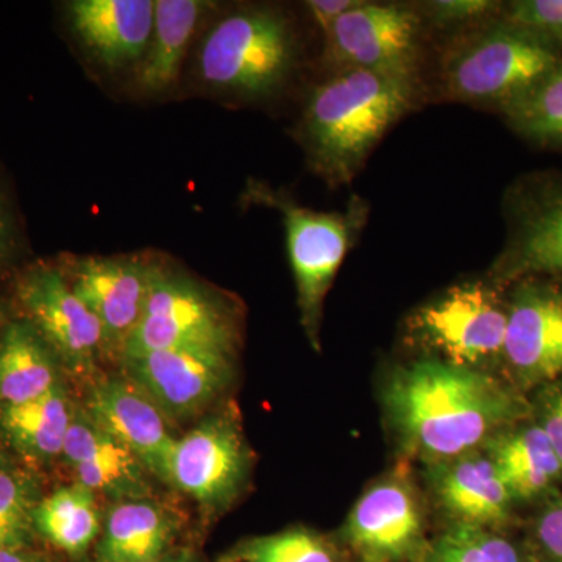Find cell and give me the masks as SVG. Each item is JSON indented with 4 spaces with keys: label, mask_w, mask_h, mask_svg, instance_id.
Listing matches in <instances>:
<instances>
[{
    "label": "cell",
    "mask_w": 562,
    "mask_h": 562,
    "mask_svg": "<svg viewBox=\"0 0 562 562\" xmlns=\"http://www.w3.org/2000/svg\"><path fill=\"white\" fill-rule=\"evenodd\" d=\"M386 401L405 446L441 462L473 452L532 413L517 387L446 361L402 369L391 380Z\"/></svg>",
    "instance_id": "obj_1"
},
{
    "label": "cell",
    "mask_w": 562,
    "mask_h": 562,
    "mask_svg": "<svg viewBox=\"0 0 562 562\" xmlns=\"http://www.w3.org/2000/svg\"><path fill=\"white\" fill-rule=\"evenodd\" d=\"M419 94V77L364 69L331 74L310 92L299 125L314 171L335 187L350 183Z\"/></svg>",
    "instance_id": "obj_2"
},
{
    "label": "cell",
    "mask_w": 562,
    "mask_h": 562,
    "mask_svg": "<svg viewBox=\"0 0 562 562\" xmlns=\"http://www.w3.org/2000/svg\"><path fill=\"white\" fill-rule=\"evenodd\" d=\"M562 60V49L494 18L458 36L443 54L447 99L495 106L502 113L530 92Z\"/></svg>",
    "instance_id": "obj_3"
},
{
    "label": "cell",
    "mask_w": 562,
    "mask_h": 562,
    "mask_svg": "<svg viewBox=\"0 0 562 562\" xmlns=\"http://www.w3.org/2000/svg\"><path fill=\"white\" fill-rule=\"evenodd\" d=\"M290 20L271 7H250L222 18L206 33L199 76L210 87L244 98H266L283 87L295 61Z\"/></svg>",
    "instance_id": "obj_4"
},
{
    "label": "cell",
    "mask_w": 562,
    "mask_h": 562,
    "mask_svg": "<svg viewBox=\"0 0 562 562\" xmlns=\"http://www.w3.org/2000/svg\"><path fill=\"white\" fill-rule=\"evenodd\" d=\"M246 198L254 205L269 206L281 214L302 324L316 346L322 306L347 251L364 225L366 206L350 205L346 213L305 209L261 181L247 183Z\"/></svg>",
    "instance_id": "obj_5"
},
{
    "label": "cell",
    "mask_w": 562,
    "mask_h": 562,
    "mask_svg": "<svg viewBox=\"0 0 562 562\" xmlns=\"http://www.w3.org/2000/svg\"><path fill=\"white\" fill-rule=\"evenodd\" d=\"M235 344V321L216 295L180 273L151 266L143 316L122 360L158 350L233 355Z\"/></svg>",
    "instance_id": "obj_6"
},
{
    "label": "cell",
    "mask_w": 562,
    "mask_h": 562,
    "mask_svg": "<svg viewBox=\"0 0 562 562\" xmlns=\"http://www.w3.org/2000/svg\"><path fill=\"white\" fill-rule=\"evenodd\" d=\"M508 302L495 284H458L413 314L409 331L442 361L475 369L502 360Z\"/></svg>",
    "instance_id": "obj_7"
},
{
    "label": "cell",
    "mask_w": 562,
    "mask_h": 562,
    "mask_svg": "<svg viewBox=\"0 0 562 562\" xmlns=\"http://www.w3.org/2000/svg\"><path fill=\"white\" fill-rule=\"evenodd\" d=\"M424 22L417 7L361 0L325 33L322 63L331 74L364 69L419 77Z\"/></svg>",
    "instance_id": "obj_8"
},
{
    "label": "cell",
    "mask_w": 562,
    "mask_h": 562,
    "mask_svg": "<svg viewBox=\"0 0 562 562\" xmlns=\"http://www.w3.org/2000/svg\"><path fill=\"white\" fill-rule=\"evenodd\" d=\"M516 281L502 361L514 387L542 390L562 379V283L538 276Z\"/></svg>",
    "instance_id": "obj_9"
},
{
    "label": "cell",
    "mask_w": 562,
    "mask_h": 562,
    "mask_svg": "<svg viewBox=\"0 0 562 562\" xmlns=\"http://www.w3.org/2000/svg\"><path fill=\"white\" fill-rule=\"evenodd\" d=\"M22 317L35 328L61 362L63 369L90 376L105 355L101 324L77 297L65 272L35 266L16 284Z\"/></svg>",
    "instance_id": "obj_10"
},
{
    "label": "cell",
    "mask_w": 562,
    "mask_h": 562,
    "mask_svg": "<svg viewBox=\"0 0 562 562\" xmlns=\"http://www.w3.org/2000/svg\"><path fill=\"white\" fill-rule=\"evenodd\" d=\"M249 452L238 424L227 416L209 417L176 439L168 480L202 505L231 502L246 476Z\"/></svg>",
    "instance_id": "obj_11"
},
{
    "label": "cell",
    "mask_w": 562,
    "mask_h": 562,
    "mask_svg": "<svg viewBox=\"0 0 562 562\" xmlns=\"http://www.w3.org/2000/svg\"><path fill=\"white\" fill-rule=\"evenodd\" d=\"M233 355L211 350H158L125 358V376L138 384L168 419L192 416L231 382Z\"/></svg>",
    "instance_id": "obj_12"
},
{
    "label": "cell",
    "mask_w": 562,
    "mask_h": 562,
    "mask_svg": "<svg viewBox=\"0 0 562 562\" xmlns=\"http://www.w3.org/2000/svg\"><path fill=\"white\" fill-rule=\"evenodd\" d=\"M498 280H562V177H539L514 194L512 228L498 258Z\"/></svg>",
    "instance_id": "obj_13"
},
{
    "label": "cell",
    "mask_w": 562,
    "mask_h": 562,
    "mask_svg": "<svg viewBox=\"0 0 562 562\" xmlns=\"http://www.w3.org/2000/svg\"><path fill=\"white\" fill-rule=\"evenodd\" d=\"M151 266L136 258H83L65 273L77 297L101 324L106 357L122 360L143 316Z\"/></svg>",
    "instance_id": "obj_14"
},
{
    "label": "cell",
    "mask_w": 562,
    "mask_h": 562,
    "mask_svg": "<svg viewBox=\"0 0 562 562\" xmlns=\"http://www.w3.org/2000/svg\"><path fill=\"white\" fill-rule=\"evenodd\" d=\"M346 532L361 562H401L419 552L424 525L412 484L398 475L372 486L353 506Z\"/></svg>",
    "instance_id": "obj_15"
},
{
    "label": "cell",
    "mask_w": 562,
    "mask_h": 562,
    "mask_svg": "<svg viewBox=\"0 0 562 562\" xmlns=\"http://www.w3.org/2000/svg\"><path fill=\"white\" fill-rule=\"evenodd\" d=\"M95 424L109 431L140 461L150 475L168 480L173 438L168 417L131 379L101 380L83 406Z\"/></svg>",
    "instance_id": "obj_16"
},
{
    "label": "cell",
    "mask_w": 562,
    "mask_h": 562,
    "mask_svg": "<svg viewBox=\"0 0 562 562\" xmlns=\"http://www.w3.org/2000/svg\"><path fill=\"white\" fill-rule=\"evenodd\" d=\"M61 460L76 483L114 501H138L150 494L147 469L116 438L92 420L83 406H74Z\"/></svg>",
    "instance_id": "obj_17"
},
{
    "label": "cell",
    "mask_w": 562,
    "mask_h": 562,
    "mask_svg": "<svg viewBox=\"0 0 562 562\" xmlns=\"http://www.w3.org/2000/svg\"><path fill=\"white\" fill-rule=\"evenodd\" d=\"M70 29L109 70L139 65L154 29V0H72Z\"/></svg>",
    "instance_id": "obj_18"
},
{
    "label": "cell",
    "mask_w": 562,
    "mask_h": 562,
    "mask_svg": "<svg viewBox=\"0 0 562 562\" xmlns=\"http://www.w3.org/2000/svg\"><path fill=\"white\" fill-rule=\"evenodd\" d=\"M436 491L460 524L484 528L508 522L516 503L491 454L475 450L441 462Z\"/></svg>",
    "instance_id": "obj_19"
},
{
    "label": "cell",
    "mask_w": 562,
    "mask_h": 562,
    "mask_svg": "<svg viewBox=\"0 0 562 562\" xmlns=\"http://www.w3.org/2000/svg\"><path fill=\"white\" fill-rule=\"evenodd\" d=\"M487 446L514 502H549L561 494L562 461L538 422L513 425Z\"/></svg>",
    "instance_id": "obj_20"
},
{
    "label": "cell",
    "mask_w": 562,
    "mask_h": 562,
    "mask_svg": "<svg viewBox=\"0 0 562 562\" xmlns=\"http://www.w3.org/2000/svg\"><path fill=\"white\" fill-rule=\"evenodd\" d=\"M61 369L29 322L10 319L0 333V409L43 397L61 384Z\"/></svg>",
    "instance_id": "obj_21"
},
{
    "label": "cell",
    "mask_w": 562,
    "mask_h": 562,
    "mask_svg": "<svg viewBox=\"0 0 562 562\" xmlns=\"http://www.w3.org/2000/svg\"><path fill=\"white\" fill-rule=\"evenodd\" d=\"M177 531L176 516L151 498L117 502L106 517L95 562L160 560Z\"/></svg>",
    "instance_id": "obj_22"
},
{
    "label": "cell",
    "mask_w": 562,
    "mask_h": 562,
    "mask_svg": "<svg viewBox=\"0 0 562 562\" xmlns=\"http://www.w3.org/2000/svg\"><path fill=\"white\" fill-rule=\"evenodd\" d=\"M211 7L213 3L202 0L155 2L149 47L136 74L139 90L147 94H158L176 83L188 46Z\"/></svg>",
    "instance_id": "obj_23"
},
{
    "label": "cell",
    "mask_w": 562,
    "mask_h": 562,
    "mask_svg": "<svg viewBox=\"0 0 562 562\" xmlns=\"http://www.w3.org/2000/svg\"><path fill=\"white\" fill-rule=\"evenodd\" d=\"M72 412L61 383L43 397L0 409V435L25 460L47 464L61 458Z\"/></svg>",
    "instance_id": "obj_24"
},
{
    "label": "cell",
    "mask_w": 562,
    "mask_h": 562,
    "mask_svg": "<svg viewBox=\"0 0 562 562\" xmlns=\"http://www.w3.org/2000/svg\"><path fill=\"white\" fill-rule=\"evenodd\" d=\"M94 495L74 483L41 497L33 516L36 535L70 557L87 552L101 530Z\"/></svg>",
    "instance_id": "obj_25"
},
{
    "label": "cell",
    "mask_w": 562,
    "mask_h": 562,
    "mask_svg": "<svg viewBox=\"0 0 562 562\" xmlns=\"http://www.w3.org/2000/svg\"><path fill=\"white\" fill-rule=\"evenodd\" d=\"M503 116L525 139L562 151V60Z\"/></svg>",
    "instance_id": "obj_26"
},
{
    "label": "cell",
    "mask_w": 562,
    "mask_h": 562,
    "mask_svg": "<svg viewBox=\"0 0 562 562\" xmlns=\"http://www.w3.org/2000/svg\"><path fill=\"white\" fill-rule=\"evenodd\" d=\"M40 501L38 483L32 473L13 464L0 471V550L31 547L33 516Z\"/></svg>",
    "instance_id": "obj_27"
},
{
    "label": "cell",
    "mask_w": 562,
    "mask_h": 562,
    "mask_svg": "<svg viewBox=\"0 0 562 562\" xmlns=\"http://www.w3.org/2000/svg\"><path fill=\"white\" fill-rule=\"evenodd\" d=\"M420 562H524L517 547L490 528L458 524L450 528Z\"/></svg>",
    "instance_id": "obj_28"
},
{
    "label": "cell",
    "mask_w": 562,
    "mask_h": 562,
    "mask_svg": "<svg viewBox=\"0 0 562 562\" xmlns=\"http://www.w3.org/2000/svg\"><path fill=\"white\" fill-rule=\"evenodd\" d=\"M224 562H336V557L321 536L294 528L239 543Z\"/></svg>",
    "instance_id": "obj_29"
},
{
    "label": "cell",
    "mask_w": 562,
    "mask_h": 562,
    "mask_svg": "<svg viewBox=\"0 0 562 562\" xmlns=\"http://www.w3.org/2000/svg\"><path fill=\"white\" fill-rule=\"evenodd\" d=\"M498 16L562 49V0H516L503 5Z\"/></svg>",
    "instance_id": "obj_30"
},
{
    "label": "cell",
    "mask_w": 562,
    "mask_h": 562,
    "mask_svg": "<svg viewBox=\"0 0 562 562\" xmlns=\"http://www.w3.org/2000/svg\"><path fill=\"white\" fill-rule=\"evenodd\" d=\"M503 3L491 0H432L419 9L424 21L435 27H473L501 14Z\"/></svg>",
    "instance_id": "obj_31"
},
{
    "label": "cell",
    "mask_w": 562,
    "mask_h": 562,
    "mask_svg": "<svg viewBox=\"0 0 562 562\" xmlns=\"http://www.w3.org/2000/svg\"><path fill=\"white\" fill-rule=\"evenodd\" d=\"M532 538L543 561L562 562V492L539 513Z\"/></svg>",
    "instance_id": "obj_32"
},
{
    "label": "cell",
    "mask_w": 562,
    "mask_h": 562,
    "mask_svg": "<svg viewBox=\"0 0 562 562\" xmlns=\"http://www.w3.org/2000/svg\"><path fill=\"white\" fill-rule=\"evenodd\" d=\"M535 408V420L547 432L562 461V379L542 387Z\"/></svg>",
    "instance_id": "obj_33"
},
{
    "label": "cell",
    "mask_w": 562,
    "mask_h": 562,
    "mask_svg": "<svg viewBox=\"0 0 562 562\" xmlns=\"http://www.w3.org/2000/svg\"><path fill=\"white\" fill-rule=\"evenodd\" d=\"M360 2L361 0H310L305 5L314 24L319 27L322 35H325L339 18Z\"/></svg>",
    "instance_id": "obj_34"
},
{
    "label": "cell",
    "mask_w": 562,
    "mask_h": 562,
    "mask_svg": "<svg viewBox=\"0 0 562 562\" xmlns=\"http://www.w3.org/2000/svg\"><path fill=\"white\" fill-rule=\"evenodd\" d=\"M11 243H13V222H11L5 198L0 192V261L9 254Z\"/></svg>",
    "instance_id": "obj_35"
},
{
    "label": "cell",
    "mask_w": 562,
    "mask_h": 562,
    "mask_svg": "<svg viewBox=\"0 0 562 562\" xmlns=\"http://www.w3.org/2000/svg\"><path fill=\"white\" fill-rule=\"evenodd\" d=\"M0 562H47L43 554L31 549L0 550Z\"/></svg>",
    "instance_id": "obj_36"
},
{
    "label": "cell",
    "mask_w": 562,
    "mask_h": 562,
    "mask_svg": "<svg viewBox=\"0 0 562 562\" xmlns=\"http://www.w3.org/2000/svg\"><path fill=\"white\" fill-rule=\"evenodd\" d=\"M151 562H198L190 552H180L176 554H169V557H162L160 560Z\"/></svg>",
    "instance_id": "obj_37"
},
{
    "label": "cell",
    "mask_w": 562,
    "mask_h": 562,
    "mask_svg": "<svg viewBox=\"0 0 562 562\" xmlns=\"http://www.w3.org/2000/svg\"><path fill=\"white\" fill-rule=\"evenodd\" d=\"M9 321V314H7L5 305L0 302V333H2L3 327H5V324Z\"/></svg>",
    "instance_id": "obj_38"
},
{
    "label": "cell",
    "mask_w": 562,
    "mask_h": 562,
    "mask_svg": "<svg viewBox=\"0 0 562 562\" xmlns=\"http://www.w3.org/2000/svg\"><path fill=\"white\" fill-rule=\"evenodd\" d=\"M9 465H11L9 458H7L5 453L0 450V471H2V469L9 468Z\"/></svg>",
    "instance_id": "obj_39"
}]
</instances>
